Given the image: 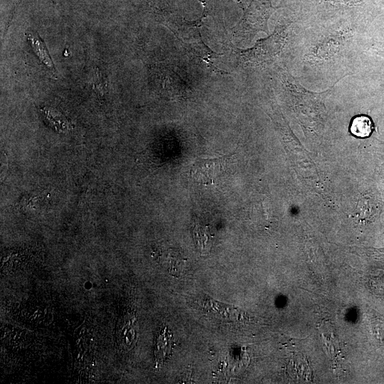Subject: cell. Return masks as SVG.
I'll list each match as a JSON object with an SVG mask.
<instances>
[{
  "label": "cell",
  "instance_id": "obj_1",
  "mask_svg": "<svg viewBox=\"0 0 384 384\" xmlns=\"http://www.w3.org/2000/svg\"><path fill=\"white\" fill-rule=\"evenodd\" d=\"M359 26L358 18L342 15L330 23L306 30L294 45L298 65L313 77H331L336 82L353 75Z\"/></svg>",
  "mask_w": 384,
  "mask_h": 384
},
{
  "label": "cell",
  "instance_id": "obj_2",
  "mask_svg": "<svg viewBox=\"0 0 384 384\" xmlns=\"http://www.w3.org/2000/svg\"><path fill=\"white\" fill-rule=\"evenodd\" d=\"M292 20L279 21L274 31L265 38L259 39L255 44L248 48L234 50L238 63L243 68H264L273 64H278V60L283 54L292 33Z\"/></svg>",
  "mask_w": 384,
  "mask_h": 384
},
{
  "label": "cell",
  "instance_id": "obj_3",
  "mask_svg": "<svg viewBox=\"0 0 384 384\" xmlns=\"http://www.w3.org/2000/svg\"><path fill=\"white\" fill-rule=\"evenodd\" d=\"M275 9L272 0H252L231 29L232 37L239 42H249L260 32L268 33V20Z\"/></svg>",
  "mask_w": 384,
  "mask_h": 384
},
{
  "label": "cell",
  "instance_id": "obj_4",
  "mask_svg": "<svg viewBox=\"0 0 384 384\" xmlns=\"http://www.w3.org/2000/svg\"><path fill=\"white\" fill-rule=\"evenodd\" d=\"M201 22L198 24V21L175 23L173 26H170V28L187 50L213 66L211 59L216 55L202 39L200 31Z\"/></svg>",
  "mask_w": 384,
  "mask_h": 384
},
{
  "label": "cell",
  "instance_id": "obj_5",
  "mask_svg": "<svg viewBox=\"0 0 384 384\" xmlns=\"http://www.w3.org/2000/svg\"><path fill=\"white\" fill-rule=\"evenodd\" d=\"M231 156H225L211 159H200L191 169V176L197 182L204 184H213L225 170L227 161Z\"/></svg>",
  "mask_w": 384,
  "mask_h": 384
},
{
  "label": "cell",
  "instance_id": "obj_6",
  "mask_svg": "<svg viewBox=\"0 0 384 384\" xmlns=\"http://www.w3.org/2000/svg\"><path fill=\"white\" fill-rule=\"evenodd\" d=\"M200 306L203 308L210 315L220 317V319L225 321H238L240 318L238 316L241 312L238 309L226 306L225 304L218 303L210 298H206L200 301Z\"/></svg>",
  "mask_w": 384,
  "mask_h": 384
},
{
  "label": "cell",
  "instance_id": "obj_7",
  "mask_svg": "<svg viewBox=\"0 0 384 384\" xmlns=\"http://www.w3.org/2000/svg\"><path fill=\"white\" fill-rule=\"evenodd\" d=\"M27 41L38 59L49 70L55 71V66L49 52L38 33L28 31L26 33Z\"/></svg>",
  "mask_w": 384,
  "mask_h": 384
},
{
  "label": "cell",
  "instance_id": "obj_8",
  "mask_svg": "<svg viewBox=\"0 0 384 384\" xmlns=\"http://www.w3.org/2000/svg\"><path fill=\"white\" fill-rule=\"evenodd\" d=\"M193 235L198 251L202 254L208 253L211 247V238L213 237L210 234L209 228L196 220L193 228Z\"/></svg>",
  "mask_w": 384,
  "mask_h": 384
},
{
  "label": "cell",
  "instance_id": "obj_9",
  "mask_svg": "<svg viewBox=\"0 0 384 384\" xmlns=\"http://www.w3.org/2000/svg\"><path fill=\"white\" fill-rule=\"evenodd\" d=\"M374 129V124L367 115L361 114L354 117L350 126L352 134L360 138L369 137Z\"/></svg>",
  "mask_w": 384,
  "mask_h": 384
},
{
  "label": "cell",
  "instance_id": "obj_10",
  "mask_svg": "<svg viewBox=\"0 0 384 384\" xmlns=\"http://www.w3.org/2000/svg\"><path fill=\"white\" fill-rule=\"evenodd\" d=\"M171 335L166 329L164 330L161 335H159L156 343V351L158 361L161 360L162 361L166 354L169 352L171 348Z\"/></svg>",
  "mask_w": 384,
  "mask_h": 384
},
{
  "label": "cell",
  "instance_id": "obj_11",
  "mask_svg": "<svg viewBox=\"0 0 384 384\" xmlns=\"http://www.w3.org/2000/svg\"><path fill=\"white\" fill-rule=\"evenodd\" d=\"M323 4H329V6L338 8V9H348L356 8L363 6L366 3H368L372 0H319Z\"/></svg>",
  "mask_w": 384,
  "mask_h": 384
},
{
  "label": "cell",
  "instance_id": "obj_12",
  "mask_svg": "<svg viewBox=\"0 0 384 384\" xmlns=\"http://www.w3.org/2000/svg\"><path fill=\"white\" fill-rule=\"evenodd\" d=\"M366 51L384 58V41H372L368 43Z\"/></svg>",
  "mask_w": 384,
  "mask_h": 384
},
{
  "label": "cell",
  "instance_id": "obj_13",
  "mask_svg": "<svg viewBox=\"0 0 384 384\" xmlns=\"http://www.w3.org/2000/svg\"><path fill=\"white\" fill-rule=\"evenodd\" d=\"M101 77L102 76L100 75V73H99L98 71H96L94 75V78H93V85H94L95 90H105V87H106V86L105 85V83L103 82V80Z\"/></svg>",
  "mask_w": 384,
  "mask_h": 384
}]
</instances>
